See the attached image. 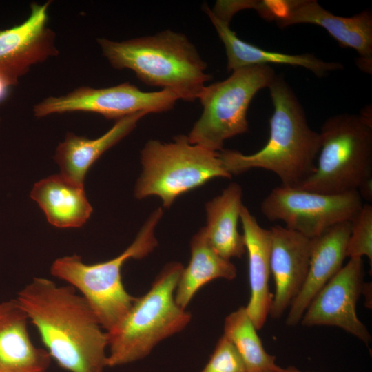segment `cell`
Here are the masks:
<instances>
[{
  "label": "cell",
  "instance_id": "obj_3",
  "mask_svg": "<svg viewBox=\"0 0 372 372\" xmlns=\"http://www.w3.org/2000/svg\"><path fill=\"white\" fill-rule=\"evenodd\" d=\"M103 56L116 70L128 69L144 83L194 101L210 80L207 64L187 37L170 30L116 41L97 39Z\"/></svg>",
  "mask_w": 372,
  "mask_h": 372
},
{
  "label": "cell",
  "instance_id": "obj_13",
  "mask_svg": "<svg viewBox=\"0 0 372 372\" xmlns=\"http://www.w3.org/2000/svg\"><path fill=\"white\" fill-rule=\"evenodd\" d=\"M300 23L319 25L341 47L355 50L358 68L372 74V14L369 10L344 17L330 12L316 0H287L285 15L277 24L284 28Z\"/></svg>",
  "mask_w": 372,
  "mask_h": 372
},
{
  "label": "cell",
  "instance_id": "obj_20",
  "mask_svg": "<svg viewBox=\"0 0 372 372\" xmlns=\"http://www.w3.org/2000/svg\"><path fill=\"white\" fill-rule=\"evenodd\" d=\"M30 197L38 203L48 221L56 227H81L92 213L83 185L72 182L61 174L37 182Z\"/></svg>",
  "mask_w": 372,
  "mask_h": 372
},
{
  "label": "cell",
  "instance_id": "obj_7",
  "mask_svg": "<svg viewBox=\"0 0 372 372\" xmlns=\"http://www.w3.org/2000/svg\"><path fill=\"white\" fill-rule=\"evenodd\" d=\"M141 162L142 172L135 185V197L156 196L167 208L179 196L212 178L231 177L220 152L191 144L185 135L168 143L147 141L141 152Z\"/></svg>",
  "mask_w": 372,
  "mask_h": 372
},
{
  "label": "cell",
  "instance_id": "obj_5",
  "mask_svg": "<svg viewBox=\"0 0 372 372\" xmlns=\"http://www.w3.org/2000/svg\"><path fill=\"white\" fill-rule=\"evenodd\" d=\"M162 215L161 208L152 212L132 243L112 259L87 264L74 254L59 258L52 264L51 274L79 291L107 332L125 318L136 300L124 287L122 267L127 260L141 259L157 247L155 228Z\"/></svg>",
  "mask_w": 372,
  "mask_h": 372
},
{
  "label": "cell",
  "instance_id": "obj_8",
  "mask_svg": "<svg viewBox=\"0 0 372 372\" xmlns=\"http://www.w3.org/2000/svg\"><path fill=\"white\" fill-rule=\"evenodd\" d=\"M276 75L269 65H254L234 70L227 79L205 85L198 97L203 112L187 136L189 142L220 152L225 141L247 132L252 99L268 87Z\"/></svg>",
  "mask_w": 372,
  "mask_h": 372
},
{
  "label": "cell",
  "instance_id": "obj_10",
  "mask_svg": "<svg viewBox=\"0 0 372 372\" xmlns=\"http://www.w3.org/2000/svg\"><path fill=\"white\" fill-rule=\"evenodd\" d=\"M178 100L167 90L144 92L129 82L104 88L81 86L61 96H48L33 107L35 117L85 112L116 121L140 112L160 113L172 109Z\"/></svg>",
  "mask_w": 372,
  "mask_h": 372
},
{
  "label": "cell",
  "instance_id": "obj_22",
  "mask_svg": "<svg viewBox=\"0 0 372 372\" xmlns=\"http://www.w3.org/2000/svg\"><path fill=\"white\" fill-rule=\"evenodd\" d=\"M191 258L178 282L174 293L176 304L185 309L196 292L207 283L217 278L231 280L237 269L218 254L208 242L203 228L193 236L190 242Z\"/></svg>",
  "mask_w": 372,
  "mask_h": 372
},
{
  "label": "cell",
  "instance_id": "obj_4",
  "mask_svg": "<svg viewBox=\"0 0 372 372\" xmlns=\"http://www.w3.org/2000/svg\"><path fill=\"white\" fill-rule=\"evenodd\" d=\"M181 263L165 265L149 290L136 300L125 318L108 337L107 367L145 358L163 340L181 331L191 314L176 302L174 293L183 270Z\"/></svg>",
  "mask_w": 372,
  "mask_h": 372
},
{
  "label": "cell",
  "instance_id": "obj_2",
  "mask_svg": "<svg viewBox=\"0 0 372 372\" xmlns=\"http://www.w3.org/2000/svg\"><path fill=\"white\" fill-rule=\"evenodd\" d=\"M267 88L273 112L265 145L251 154L223 149L220 156L231 175L260 168L276 174L282 186L298 188L315 171L320 135L309 125L301 103L281 76L276 75Z\"/></svg>",
  "mask_w": 372,
  "mask_h": 372
},
{
  "label": "cell",
  "instance_id": "obj_15",
  "mask_svg": "<svg viewBox=\"0 0 372 372\" xmlns=\"http://www.w3.org/2000/svg\"><path fill=\"white\" fill-rule=\"evenodd\" d=\"M351 232L350 221L338 223L311 239L309 270L298 296L289 307L286 324L300 322L311 301L322 287L342 268Z\"/></svg>",
  "mask_w": 372,
  "mask_h": 372
},
{
  "label": "cell",
  "instance_id": "obj_21",
  "mask_svg": "<svg viewBox=\"0 0 372 372\" xmlns=\"http://www.w3.org/2000/svg\"><path fill=\"white\" fill-rule=\"evenodd\" d=\"M242 190L236 183H230L222 193L205 205L206 238L214 250L229 260L241 258L246 251L244 237L238 231Z\"/></svg>",
  "mask_w": 372,
  "mask_h": 372
},
{
  "label": "cell",
  "instance_id": "obj_27",
  "mask_svg": "<svg viewBox=\"0 0 372 372\" xmlns=\"http://www.w3.org/2000/svg\"><path fill=\"white\" fill-rule=\"evenodd\" d=\"M286 372H315V371H302L294 366H289L285 368Z\"/></svg>",
  "mask_w": 372,
  "mask_h": 372
},
{
  "label": "cell",
  "instance_id": "obj_12",
  "mask_svg": "<svg viewBox=\"0 0 372 372\" xmlns=\"http://www.w3.org/2000/svg\"><path fill=\"white\" fill-rule=\"evenodd\" d=\"M51 1L33 3L28 18L22 23L0 30V76L12 86L34 65L59 52L55 34L48 26Z\"/></svg>",
  "mask_w": 372,
  "mask_h": 372
},
{
  "label": "cell",
  "instance_id": "obj_24",
  "mask_svg": "<svg viewBox=\"0 0 372 372\" xmlns=\"http://www.w3.org/2000/svg\"><path fill=\"white\" fill-rule=\"evenodd\" d=\"M351 232L346 247V256L362 258L366 256L372 267V206L363 204L350 220Z\"/></svg>",
  "mask_w": 372,
  "mask_h": 372
},
{
  "label": "cell",
  "instance_id": "obj_6",
  "mask_svg": "<svg viewBox=\"0 0 372 372\" xmlns=\"http://www.w3.org/2000/svg\"><path fill=\"white\" fill-rule=\"evenodd\" d=\"M371 108L328 118L320 132L314 172L298 188L325 194L358 191L372 183Z\"/></svg>",
  "mask_w": 372,
  "mask_h": 372
},
{
  "label": "cell",
  "instance_id": "obj_1",
  "mask_svg": "<svg viewBox=\"0 0 372 372\" xmlns=\"http://www.w3.org/2000/svg\"><path fill=\"white\" fill-rule=\"evenodd\" d=\"M46 351L68 372H103L108 337L86 300L72 286L34 278L15 298Z\"/></svg>",
  "mask_w": 372,
  "mask_h": 372
},
{
  "label": "cell",
  "instance_id": "obj_28",
  "mask_svg": "<svg viewBox=\"0 0 372 372\" xmlns=\"http://www.w3.org/2000/svg\"><path fill=\"white\" fill-rule=\"evenodd\" d=\"M0 120H1V118H0Z\"/></svg>",
  "mask_w": 372,
  "mask_h": 372
},
{
  "label": "cell",
  "instance_id": "obj_25",
  "mask_svg": "<svg viewBox=\"0 0 372 372\" xmlns=\"http://www.w3.org/2000/svg\"><path fill=\"white\" fill-rule=\"evenodd\" d=\"M200 372H248L233 344L223 335Z\"/></svg>",
  "mask_w": 372,
  "mask_h": 372
},
{
  "label": "cell",
  "instance_id": "obj_9",
  "mask_svg": "<svg viewBox=\"0 0 372 372\" xmlns=\"http://www.w3.org/2000/svg\"><path fill=\"white\" fill-rule=\"evenodd\" d=\"M362 205L358 191L325 194L281 185L270 192L260 208L269 221H282L287 229L312 239L350 221Z\"/></svg>",
  "mask_w": 372,
  "mask_h": 372
},
{
  "label": "cell",
  "instance_id": "obj_23",
  "mask_svg": "<svg viewBox=\"0 0 372 372\" xmlns=\"http://www.w3.org/2000/svg\"><path fill=\"white\" fill-rule=\"evenodd\" d=\"M224 335L233 344L248 372H286L268 353L245 308L241 307L225 319Z\"/></svg>",
  "mask_w": 372,
  "mask_h": 372
},
{
  "label": "cell",
  "instance_id": "obj_14",
  "mask_svg": "<svg viewBox=\"0 0 372 372\" xmlns=\"http://www.w3.org/2000/svg\"><path fill=\"white\" fill-rule=\"evenodd\" d=\"M269 231L270 269L275 292L269 315L278 319L290 307L305 281L311 239L280 225L272 227Z\"/></svg>",
  "mask_w": 372,
  "mask_h": 372
},
{
  "label": "cell",
  "instance_id": "obj_18",
  "mask_svg": "<svg viewBox=\"0 0 372 372\" xmlns=\"http://www.w3.org/2000/svg\"><path fill=\"white\" fill-rule=\"evenodd\" d=\"M203 8L225 46L228 72L245 67L274 63L304 68L316 76L322 77L329 72L342 70L344 68L341 63L324 61L312 54H290L262 49L240 39L231 30L229 23L216 17L207 4H204Z\"/></svg>",
  "mask_w": 372,
  "mask_h": 372
},
{
  "label": "cell",
  "instance_id": "obj_17",
  "mask_svg": "<svg viewBox=\"0 0 372 372\" xmlns=\"http://www.w3.org/2000/svg\"><path fill=\"white\" fill-rule=\"evenodd\" d=\"M28 318L16 299L0 302V372H46L51 357L36 347Z\"/></svg>",
  "mask_w": 372,
  "mask_h": 372
},
{
  "label": "cell",
  "instance_id": "obj_11",
  "mask_svg": "<svg viewBox=\"0 0 372 372\" xmlns=\"http://www.w3.org/2000/svg\"><path fill=\"white\" fill-rule=\"evenodd\" d=\"M364 276L362 258H349L311 301L301 324L339 327L368 346L371 342V334L356 312Z\"/></svg>",
  "mask_w": 372,
  "mask_h": 372
},
{
  "label": "cell",
  "instance_id": "obj_26",
  "mask_svg": "<svg viewBox=\"0 0 372 372\" xmlns=\"http://www.w3.org/2000/svg\"><path fill=\"white\" fill-rule=\"evenodd\" d=\"M362 294L365 297L366 306L371 308V283L364 282L363 285Z\"/></svg>",
  "mask_w": 372,
  "mask_h": 372
},
{
  "label": "cell",
  "instance_id": "obj_19",
  "mask_svg": "<svg viewBox=\"0 0 372 372\" xmlns=\"http://www.w3.org/2000/svg\"><path fill=\"white\" fill-rule=\"evenodd\" d=\"M147 114L140 112L119 118L107 132L94 139L68 132L57 146L54 156L61 174L72 182L84 185L86 174L94 163L127 136Z\"/></svg>",
  "mask_w": 372,
  "mask_h": 372
},
{
  "label": "cell",
  "instance_id": "obj_16",
  "mask_svg": "<svg viewBox=\"0 0 372 372\" xmlns=\"http://www.w3.org/2000/svg\"><path fill=\"white\" fill-rule=\"evenodd\" d=\"M240 220L243 229L245 249L248 254L250 298L245 310L256 329L265 325L273 300L269 287L271 274V236L262 228L249 210L242 206Z\"/></svg>",
  "mask_w": 372,
  "mask_h": 372
}]
</instances>
